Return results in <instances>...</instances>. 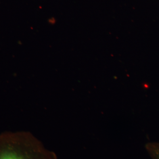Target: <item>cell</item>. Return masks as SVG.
Returning a JSON list of instances; mask_svg holds the SVG:
<instances>
[{
	"mask_svg": "<svg viewBox=\"0 0 159 159\" xmlns=\"http://www.w3.org/2000/svg\"><path fill=\"white\" fill-rule=\"evenodd\" d=\"M0 159H58L31 132L8 131L0 133Z\"/></svg>",
	"mask_w": 159,
	"mask_h": 159,
	"instance_id": "cell-1",
	"label": "cell"
},
{
	"mask_svg": "<svg viewBox=\"0 0 159 159\" xmlns=\"http://www.w3.org/2000/svg\"><path fill=\"white\" fill-rule=\"evenodd\" d=\"M145 150L150 159H159V142L147 143Z\"/></svg>",
	"mask_w": 159,
	"mask_h": 159,
	"instance_id": "cell-2",
	"label": "cell"
}]
</instances>
